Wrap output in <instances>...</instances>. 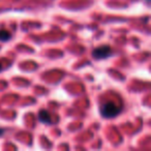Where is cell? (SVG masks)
<instances>
[{
    "instance_id": "cell-1",
    "label": "cell",
    "mask_w": 151,
    "mask_h": 151,
    "mask_svg": "<svg viewBox=\"0 0 151 151\" xmlns=\"http://www.w3.org/2000/svg\"><path fill=\"white\" fill-rule=\"evenodd\" d=\"M120 112H121V108L113 101H107L103 104V106L101 107V114L105 118H114L119 115Z\"/></svg>"
},
{
    "instance_id": "cell-2",
    "label": "cell",
    "mask_w": 151,
    "mask_h": 151,
    "mask_svg": "<svg viewBox=\"0 0 151 151\" xmlns=\"http://www.w3.org/2000/svg\"><path fill=\"white\" fill-rule=\"evenodd\" d=\"M113 54V51H112V48L109 46H101L95 48L94 50L92 51V56L94 59H107L109 58L110 56H112Z\"/></svg>"
},
{
    "instance_id": "cell-3",
    "label": "cell",
    "mask_w": 151,
    "mask_h": 151,
    "mask_svg": "<svg viewBox=\"0 0 151 151\" xmlns=\"http://www.w3.org/2000/svg\"><path fill=\"white\" fill-rule=\"evenodd\" d=\"M38 119L44 124H51L52 123V117L51 114L47 110H40L38 113Z\"/></svg>"
},
{
    "instance_id": "cell-4",
    "label": "cell",
    "mask_w": 151,
    "mask_h": 151,
    "mask_svg": "<svg viewBox=\"0 0 151 151\" xmlns=\"http://www.w3.org/2000/svg\"><path fill=\"white\" fill-rule=\"evenodd\" d=\"M11 37H12L11 32H9L5 29H0V42H5L11 40Z\"/></svg>"
},
{
    "instance_id": "cell-5",
    "label": "cell",
    "mask_w": 151,
    "mask_h": 151,
    "mask_svg": "<svg viewBox=\"0 0 151 151\" xmlns=\"http://www.w3.org/2000/svg\"><path fill=\"white\" fill-rule=\"evenodd\" d=\"M2 132H3V130H2V129H0V134H2Z\"/></svg>"
},
{
    "instance_id": "cell-6",
    "label": "cell",
    "mask_w": 151,
    "mask_h": 151,
    "mask_svg": "<svg viewBox=\"0 0 151 151\" xmlns=\"http://www.w3.org/2000/svg\"><path fill=\"white\" fill-rule=\"evenodd\" d=\"M145 1H146V2H149V1H150V0H145Z\"/></svg>"
}]
</instances>
